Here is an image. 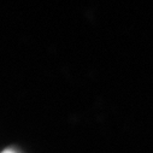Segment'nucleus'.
Wrapping results in <instances>:
<instances>
[{
	"label": "nucleus",
	"mask_w": 153,
	"mask_h": 153,
	"mask_svg": "<svg viewBox=\"0 0 153 153\" xmlns=\"http://www.w3.org/2000/svg\"><path fill=\"white\" fill-rule=\"evenodd\" d=\"M4 153H16V152H13V151H6V152H4Z\"/></svg>",
	"instance_id": "nucleus-1"
}]
</instances>
